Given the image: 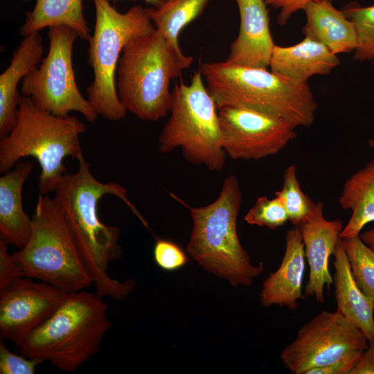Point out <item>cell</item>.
I'll list each match as a JSON object with an SVG mask.
<instances>
[{"label": "cell", "mask_w": 374, "mask_h": 374, "mask_svg": "<svg viewBox=\"0 0 374 374\" xmlns=\"http://www.w3.org/2000/svg\"><path fill=\"white\" fill-rule=\"evenodd\" d=\"M78 169L66 174L57 186L54 200L66 221L73 241L96 287V295L116 301L128 297L136 283L132 279L120 282L107 274L109 263L122 253L118 243L120 229L104 224L99 219L98 205L105 195L121 199L143 225L147 222L127 197V190L115 182L103 183L89 170L82 153L78 157Z\"/></svg>", "instance_id": "cell-1"}, {"label": "cell", "mask_w": 374, "mask_h": 374, "mask_svg": "<svg viewBox=\"0 0 374 374\" xmlns=\"http://www.w3.org/2000/svg\"><path fill=\"white\" fill-rule=\"evenodd\" d=\"M199 71L217 109H251L280 117L296 128L308 127L315 121L317 103L308 83L225 61L203 63Z\"/></svg>", "instance_id": "cell-2"}, {"label": "cell", "mask_w": 374, "mask_h": 374, "mask_svg": "<svg viewBox=\"0 0 374 374\" xmlns=\"http://www.w3.org/2000/svg\"><path fill=\"white\" fill-rule=\"evenodd\" d=\"M85 130L76 117L53 115L22 95L16 125L0 141V172L11 170L24 157H33L41 168L39 194L54 192L66 175L65 158L78 159L82 153L79 137Z\"/></svg>", "instance_id": "cell-3"}, {"label": "cell", "mask_w": 374, "mask_h": 374, "mask_svg": "<svg viewBox=\"0 0 374 374\" xmlns=\"http://www.w3.org/2000/svg\"><path fill=\"white\" fill-rule=\"evenodd\" d=\"M193 61L157 29L132 39L124 46L117 68L116 90L122 105L143 121L165 117L171 103L170 81Z\"/></svg>", "instance_id": "cell-4"}, {"label": "cell", "mask_w": 374, "mask_h": 374, "mask_svg": "<svg viewBox=\"0 0 374 374\" xmlns=\"http://www.w3.org/2000/svg\"><path fill=\"white\" fill-rule=\"evenodd\" d=\"M242 197L237 177L229 175L214 202L200 207L186 205L193 220L187 253L199 266L226 279L233 287L250 286L264 270L262 262L256 266L251 263L238 238L237 219Z\"/></svg>", "instance_id": "cell-5"}, {"label": "cell", "mask_w": 374, "mask_h": 374, "mask_svg": "<svg viewBox=\"0 0 374 374\" xmlns=\"http://www.w3.org/2000/svg\"><path fill=\"white\" fill-rule=\"evenodd\" d=\"M107 309L96 294L68 293L57 310L24 341L21 354L48 361L62 371L75 372L100 350L112 326Z\"/></svg>", "instance_id": "cell-6"}, {"label": "cell", "mask_w": 374, "mask_h": 374, "mask_svg": "<svg viewBox=\"0 0 374 374\" xmlns=\"http://www.w3.org/2000/svg\"><path fill=\"white\" fill-rule=\"evenodd\" d=\"M27 244L11 253L21 274L68 293L93 285L54 199L39 194Z\"/></svg>", "instance_id": "cell-7"}, {"label": "cell", "mask_w": 374, "mask_h": 374, "mask_svg": "<svg viewBox=\"0 0 374 374\" xmlns=\"http://www.w3.org/2000/svg\"><path fill=\"white\" fill-rule=\"evenodd\" d=\"M170 116L159 139V150L168 154L179 148L189 163L220 171L226 154L216 103L196 71L189 84H175L172 90Z\"/></svg>", "instance_id": "cell-8"}, {"label": "cell", "mask_w": 374, "mask_h": 374, "mask_svg": "<svg viewBox=\"0 0 374 374\" xmlns=\"http://www.w3.org/2000/svg\"><path fill=\"white\" fill-rule=\"evenodd\" d=\"M94 31L89 42L88 62L94 78L87 87L88 101L98 116L111 121L126 116L116 90L115 74L124 46L132 39L155 28L147 10L141 5L121 13L109 0H93Z\"/></svg>", "instance_id": "cell-9"}, {"label": "cell", "mask_w": 374, "mask_h": 374, "mask_svg": "<svg viewBox=\"0 0 374 374\" xmlns=\"http://www.w3.org/2000/svg\"><path fill=\"white\" fill-rule=\"evenodd\" d=\"M49 49L33 71L21 81V93L42 109L64 117L73 111L95 123L98 114L81 94L72 65L73 44L78 35L65 26L48 28Z\"/></svg>", "instance_id": "cell-10"}, {"label": "cell", "mask_w": 374, "mask_h": 374, "mask_svg": "<svg viewBox=\"0 0 374 374\" xmlns=\"http://www.w3.org/2000/svg\"><path fill=\"white\" fill-rule=\"evenodd\" d=\"M368 344L364 333L338 311L323 310L299 328L280 358L292 373L306 374L341 361L357 362Z\"/></svg>", "instance_id": "cell-11"}, {"label": "cell", "mask_w": 374, "mask_h": 374, "mask_svg": "<svg viewBox=\"0 0 374 374\" xmlns=\"http://www.w3.org/2000/svg\"><path fill=\"white\" fill-rule=\"evenodd\" d=\"M223 148L233 160H260L275 155L296 136L287 121L259 111L235 107L217 109Z\"/></svg>", "instance_id": "cell-12"}, {"label": "cell", "mask_w": 374, "mask_h": 374, "mask_svg": "<svg viewBox=\"0 0 374 374\" xmlns=\"http://www.w3.org/2000/svg\"><path fill=\"white\" fill-rule=\"evenodd\" d=\"M19 278L0 289V337L20 348L61 305L68 292L49 283Z\"/></svg>", "instance_id": "cell-13"}, {"label": "cell", "mask_w": 374, "mask_h": 374, "mask_svg": "<svg viewBox=\"0 0 374 374\" xmlns=\"http://www.w3.org/2000/svg\"><path fill=\"white\" fill-rule=\"evenodd\" d=\"M305 256L310 271L305 287V297H312L319 303L324 302V287L334 284L329 270V258L334 254L343 229L341 220H328L323 215V204L316 202L312 211L299 226Z\"/></svg>", "instance_id": "cell-14"}, {"label": "cell", "mask_w": 374, "mask_h": 374, "mask_svg": "<svg viewBox=\"0 0 374 374\" xmlns=\"http://www.w3.org/2000/svg\"><path fill=\"white\" fill-rule=\"evenodd\" d=\"M234 1L239 10L240 29L225 62L267 69L275 44L270 33L267 4L265 0Z\"/></svg>", "instance_id": "cell-15"}, {"label": "cell", "mask_w": 374, "mask_h": 374, "mask_svg": "<svg viewBox=\"0 0 374 374\" xmlns=\"http://www.w3.org/2000/svg\"><path fill=\"white\" fill-rule=\"evenodd\" d=\"M305 256L299 227L289 230L285 238V249L281 263L263 282L260 302L264 307L276 305L294 311L298 302L305 299L303 279Z\"/></svg>", "instance_id": "cell-16"}, {"label": "cell", "mask_w": 374, "mask_h": 374, "mask_svg": "<svg viewBox=\"0 0 374 374\" xmlns=\"http://www.w3.org/2000/svg\"><path fill=\"white\" fill-rule=\"evenodd\" d=\"M42 37L37 32L24 37L14 51L10 65L0 75V139L14 129L21 95L17 86L43 59Z\"/></svg>", "instance_id": "cell-17"}, {"label": "cell", "mask_w": 374, "mask_h": 374, "mask_svg": "<svg viewBox=\"0 0 374 374\" xmlns=\"http://www.w3.org/2000/svg\"><path fill=\"white\" fill-rule=\"evenodd\" d=\"M340 61L323 44L305 37L290 46L275 45L269 67L271 71L299 83H308L314 75H328Z\"/></svg>", "instance_id": "cell-18"}, {"label": "cell", "mask_w": 374, "mask_h": 374, "mask_svg": "<svg viewBox=\"0 0 374 374\" xmlns=\"http://www.w3.org/2000/svg\"><path fill=\"white\" fill-rule=\"evenodd\" d=\"M33 169L30 162H18L0 177V238L19 249L27 244L33 231L32 219L22 206L23 186Z\"/></svg>", "instance_id": "cell-19"}, {"label": "cell", "mask_w": 374, "mask_h": 374, "mask_svg": "<svg viewBox=\"0 0 374 374\" xmlns=\"http://www.w3.org/2000/svg\"><path fill=\"white\" fill-rule=\"evenodd\" d=\"M303 10L306 16L302 29L305 37L323 44L336 55L355 51L357 46L356 29L342 10L337 9L330 0L311 1Z\"/></svg>", "instance_id": "cell-20"}, {"label": "cell", "mask_w": 374, "mask_h": 374, "mask_svg": "<svg viewBox=\"0 0 374 374\" xmlns=\"http://www.w3.org/2000/svg\"><path fill=\"white\" fill-rule=\"evenodd\" d=\"M333 280L337 311L359 328L374 344V305L357 285L340 238L334 252Z\"/></svg>", "instance_id": "cell-21"}, {"label": "cell", "mask_w": 374, "mask_h": 374, "mask_svg": "<svg viewBox=\"0 0 374 374\" xmlns=\"http://www.w3.org/2000/svg\"><path fill=\"white\" fill-rule=\"evenodd\" d=\"M339 203L342 209L351 211L341 239L359 235L367 224L374 222V159L346 180Z\"/></svg>", "instance_id": "cell-22"}, {"label": "cell", "mask_w": 374, "mask_h": 374, "mask_svg": "<svg viewBox=\"0 0 374 374\" xmlns=\"http://www.w3.org/2000/svg\"><path fill=\"white\" fill-rule=\"evenodd\" d=\"M55 26H67L84 40L91 38L83 15L82 0H35L33 10L26 12L19 33L25 37Z\"/></svg>", "instance_id": "cell-23"}, {"label": "cell", "mask_w": 374, "mask_h": 374, "mask_svg": "<svg viewBox=\"0 0 374 374\" xmlns=\"http://www.w3.org/2000/svg\"><path fill=\"white\" fill-rule=\"evenodd\" d=\"M211 0H167L159 8H147L157 30L172 46L180 48L178 37L182 29L199 17Z\"/></svg>", "instance_id": "cell-24"}, {"label": "cell", "mask_w": 374, "mask_h": 374, "mask_svg": "<svg viewBox=\"0 0 374 374\" xmlns=\"http://www.w3.org/2000/svg\"><path fill=\"white\" fill-rule=\"evenodd\" d=\"M341 240L357 285L374 305V250L359 235Z\"/></svg>", "instance_id": "cell-25"}, {"label": "cell", "mask_w": 374, "mask_h": 374, "mask_svg": "<svg viewBox=\"0 0 374 374\" xmlns=\"http://www.w3.org/2000/svg\"><path fill=\"white\" fill-rule=\"evenodd\" d=\"M283 181L281 190L276 191L274 195L282 201L289 221L298 227L305 221L316 202L302 191L294 165L286 168Z\"/></svg>", "instance_id": "cell-26"}, {"label": "cell", "mask_w": 374, "mask_h": 374, "mask_svg": "<svg viewBox=\"0 0 374 374\" xmlns=\"http://www.w3.org/2000/svg\"><path fill=\"white\" fill-rule=\"evenodd\" d=\"M342 11L352 21L357 34L353 59L360 62L374 60V5L348 6Z\"/></svg>", "instance_id": "cell-27"}, {"label": "cell", "mask_w": 374, "mask_h": 374, "mask_svg": "<svg viewBox=\"0 0 374 374\" xmlns=\"http://www.w3.org/2000/svg\"><path fill=\"white\" fill-rule=\"evenodd\" d=\"M244 220L251 225L275 230L283 226L289 219L284 205L278 197L269 199L262 196L257 198L254 205L248 211Z\"/></svg>", "instance_id": "cell-28"}, {"label": "cell", "mask_w": 374, "mask_h": 374, "mask_svg": "<svg viewBox=\"0 0 374 374\" xmlns=\"http://www.w3.org/2000/svg\"><path fill=\"white\" fill-rule=\"evenodd\" d=\"M153 256L160 268L169 271L183 267L188 261L187 253L177 243L161 238H157Z\"/></svg>", "instance_id": "cell-29"}, {"label": "cell", "mask_w": 374, "mask_h": 374, "mask_svg": "<svg viewBox=\"0 0 374 374\" xmlns=\"http://www.w3.org/2000/svg\"><path fill=\"white\" fill-rule=\"evenodd\" d=\"M1 339L0 341V373L1 374H34L36 368L44 362L39 359L17 355L10 352Z\"/></svg>", "instance_id": "cell-30"}, {"label": "cell", "mask_w": 374, "mask_h": 374, "mask_svg": "<svg viewBox=\"0 0 374 374\" xmlns=\"http://www.w3.org/2000/svg\"><path fill=\"white\" fill-rule=\"evenodd\" d=\"M8 245L6 240L0 238V289L24 276L8 253Z\"/></svg>", "instance_id": "cell-31"}, {"label": "cell", "mask_w": 374, "mask_h": 374, "mask_svg": "<svg viewBox=\"0 0 374 374\" xmlns=\"http://www.w3.org/2000/svg\"><path fill=\"white\" fill-rule=\"evenodd\" d=\"M319 0H265L267 6L279 9L277 21L280 26H285L290 17L297 11L304 10L311 1Z\"/></svg>", "instance_id": "cell-32"}, {"label": "cell", "mask_w": 374, "mask_h": 374, "mask_svg": "<svg viewBox=\"0 0 374 374\" xmlns=\"http://www.w3.org/2000/svg\"><path fill=\"white\" fill-rule=\"evenodd\" d=\"M357 362L354 360L341 361L326 366L312 368L306 374H350Z\"/></svg>", "instance_id": "cell-33"}, {"label": "cell", "mask_w": 374, "mask_h": 374, "mask_svg": "<svg viewBox=\"0 0 374 374\" xmlns=\"http://www.w3.org/2000/svg\"><path fill=\"white\" fill-rule=\"evenodd\" d=\"M350 374H374V344H368Z\"/></svg>", "instance_id": "cell-34"}, {"label": "cell", "mask_w": 374, "mask_h": 374, "mask_svg": "<svg viewBox=\"0 0 374 374\" xmlns=\"http://www.w3.org/2000/svg\"><path fill=\"white\" fill-rule=\"evenodd\" d=\"M359 236L365 244L374 250V227L361 232Z\"/></svg>", "instance_id": "cell-35"}, {"label": "cell", "mask_w": 374, "mask_h": 374, "mask_svg": "<svg viewBox=\"0 0 374 374\" xmlns=\"http://www.w3.org/2000/svg\"><path fill=\"white\" fill-rule=\"evenodd\" d=\"M154 8L161 7L167 0H143Z\"/></svg>", "instance_id": "cell-36"}, {"label": "cell", "mask_w": 374, "mask_h": 374, "mask_svg": "<svg viewBox=\"0 0 374 374\" xmlns=\"http://www.w3.org/2000/svg\"><path fill=\"white\" fill-rule=\"evenodd\" d=\"M368 144L372 149L374 150V138L368 139Z\"/></svg>", "instance_id": "cell-37"}, {"label": "cell", "mask_w": 374, "mask_h": 374, "mask_svg": "<svg viewBox=\"0 0 374 374\" xmlns=\"http://www.w3.org/2000/svg\"><path fill=\"white\" fill-rule=\"evenodd\" d=\"M374 76V75H373Z\"/></svg>", "instance_id": "cell-38"}]
</instances>
